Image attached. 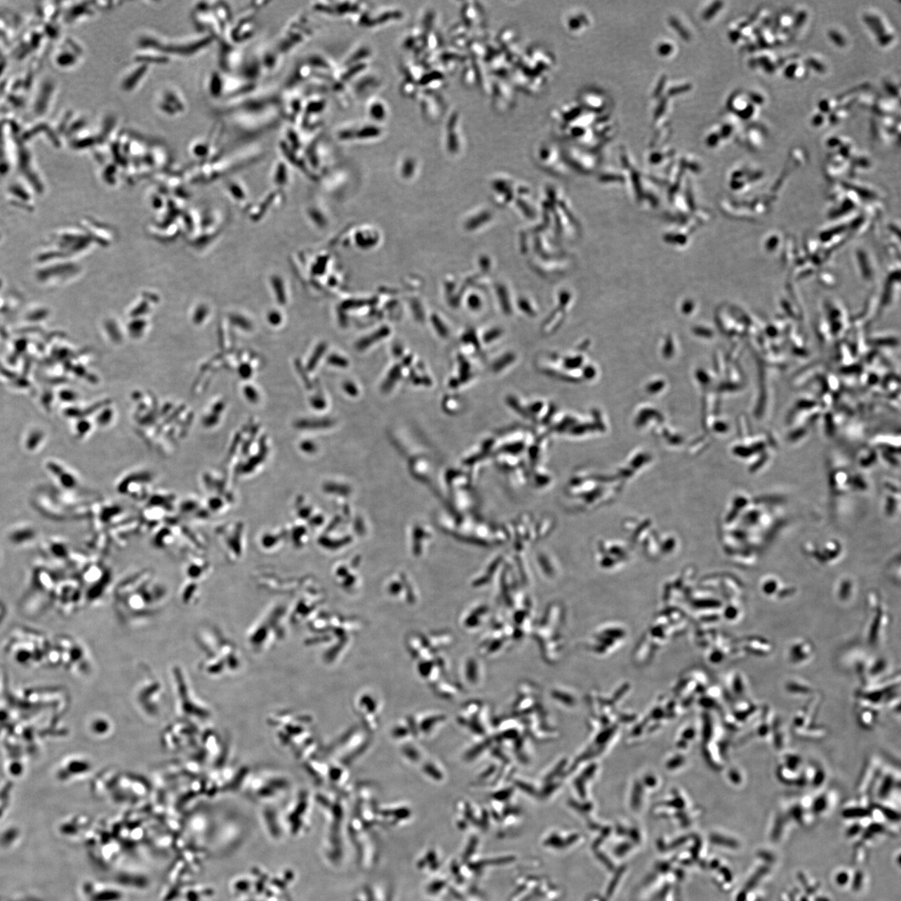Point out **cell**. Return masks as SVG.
I'll return each mask as SVG.
<instances>
[{"mask_svg": "<svg viewBox=\"0 0 901 901\" xmlns=\"http://www.w3.org/2000/svg\"><path fill=\"white\" fill-rule=\"evenodd\" d=\"M167 597V587L149 570L131 573L114 592L116 613L126 625L139 624L156 616Z\"/></svg>", "mask_w": 901, "mask_h": 901, "instance_id": "obj_1", "label": "cell"}, {"mask_svg": "<svg viewBox=\"0 0 901 901\" xmlns=\"http://www.w3.org/2000/svg\"><path fill=\"white\" fill-rule=\"evenodd\" d=\"M869 597L872 600L869 601V603H871L872 607L869 608V615L867 628H865V637L869 646L878 647L882 643L885 635L884 632L889 624V615L878 594H871Z\"/></svg>", "mask_w": 901, "mask_h": 901, "instance_id": "obj_2", "label": "cell"}, {"mask_svg": "<svg viewBox=\"0 0 901 901\" xmlns=\"http://www.w3.org/2000/svg\"><path fill=\"white\" fill-rule=\"evenodd\" d=\"M803 551L819 564L833 565L840 562L843 556L842 543L836 540H826L822 545L808 542Z\"/></svg>", "mask_w": 901, "mask_h": 901, "instance_id": "obj_3", "label": "cell"}, {"mask_svg": "<svg viewBox=\"0 0 901 901\" xmlns=\"http://www.w3.org/2000/svg\"><path fill=\"white\" fill-rule=\"evenodd\" d=\"M900 772L882 766L874 783L872 794H876L879 801H887L896 792L900 793Z\"/></svg>", "mask_w": 901, "mask_h": 901, "instance_id": "obj_4", "label": "cell"}, {"mask_svg": "<svg viewBox=\"0 0 901 901\" xmlns=\"http://www.w3.org/2000/svg\"><path fill=\"white\" fill-rule=\"evenodd\" d=\"M881 762L876 756L869 757L861 770L855 784V792L860 796L871 797L874 783L881 770Z\"/></svg>", "mask_w": 901, "mask_h": 901, "instance_id": "obj_5", "label": "cell"}, {"mask_svg": "<svg viewBox=\"0 0 901 901\" xmlns=\"http://www.w3.org/2000/svg\"><path fill=\"white\" fill-rule=\"evenodd\" d=\"M761 593L768 599H785L796 594V587L785 584L779 577L768 574L759 580Z\"/></svg>", "mask_w": 901, "mask_h": 901, "instance_id": "obj_6", "label": "cell"}, {"mask_svg": "<svg viewBox=\"0 0 901 901\" xmlns=\"http://www.w3.org/2000/svg\"><path fill=\"white\" fill-rule=\"evenodd\" d=\"M815 648L809 640L798 639L789 644L786 658L790 665L801 667L809 664L814 659Z\"/></svg>", "mask_w": 901, "mask_h": 901, "instance_id": "obj_7", "label": "cell"}, {"mask_svg": "<svg viewBox=\"0 0 901 901\" xmlns=\"http://www.w3.org/2000/svg\"><path fill=\"white\" fill-rule=\"evenodd\" d=\"M883 706L872 704L871 702L856 698L855 712L857 723L865 730H872L876 727Z\"/></svg>", "mask_w": 901, "mask_h": 901, "instance_id": "obj_8", "label": "cell"}, {"mask_svg": "<svg viewBox=\"0 0 901 901\" xmlns=\"http://www.w3.org/2000/svg\"><path fill=\"white\" fill-rule=\"evenodd\" d=\"M822 701L820 693H815L809 698L806 703L796 711L792 718V728H799L814 723L817 714Z\"/></svg>", "mask_w": 901, "mask_h": 901, "instance_id": "obj_9", "label": "cell"}, {"mask_svg": "<svg viewBox=\"0 0 901 901\" xmlns=\"http://www.w3.org/2000/svg\"><path fill=\"white\" fill-rule=\"evenodd\" d=\"M211 573V563L202 556L194 554L185 562V580L193 581L201 585L203 582L208 580Z\"/></svg>", "mask_w": 901, "mask_h": 901, "instance_id": "obj_10", "label": "cell"}, {"mask_svg": "<svg viewBox=\"0 0 901 901\" xmlns=\"http://www.w3.org/2000/svg\"><path fill=\"white\" fill-rule=\"evenodd\" d=\"M728 108L742 120L753 119L757 112V106L750 102L747 92H735L728 100Z\"/></svg>", "mask_w": 901, "mask_h": 901, "instance_id": "obj_11", "label": "cell"}, {"mask_svg": "<svg viewBox=\"0 0 901 901\" xmlns=\"http://www.w3.org/2000/svg\"><path fill=\"white\" fill-rule=\"evenodd\" d=\"M864 21L876 35L879 45L886 47L894 41V34L887 28V24L882 18L876 14H867L864 16Z\"/></svg>", "mask_w": 901, "mask_h": 901, "instance_id": "obj_12", "label": "cell"}, {"mask_svg": "<svg viewBox=\"0 0 901 901\" xmlns=\"http://www.w3.org/2000/svg\"><path fill=\"white\" fill-rule=\"evenodd\" d=\"M37 530L29 524H19L8 530L6 536L13 546L25 547L37 538Z\"/></svg>", "mask_w": 901, "mask_h": 901, "instance_id": "obj_13", "label": "cell"}, {"mask_svg": "<svg viewBox=\"0 0 901 901\" xmlns=\"http://www.w3.org/2000/svg\"><path fill=\"white\" fill-rule=\"evenodd\" d=\"M793 734L799 739L806 741H820L828 736V728L820 724L812 723L810 726L792 728Z\"/></svg>", "mask_w": 901, "mask_h": 901, "instance_id": "obj_14", "label": "cell"}, {"mask_svg": "<svg viewBox=\"0 0 901 901\" xmlns=\"http://www.w3.org/2000/svg\"><path fill=\"white\" fill-rule=\"evenodd\" d=\"M785 690L789 695L794 697H810L814 695L815 688L806 680L799 678H792L785 683Z\"/></svg>", "mask_w": 901, "mask_h": 901, "instance_id": "obj_15", "label": "cell"}, {"mask_svg": "<svg viewBox=\"0 0 901 901\" xmlns=\"http://www.w3.org/2000/svg\"><path fill=\"white\" fill-rule=\"evenodd\" d=\"M770 739L773 746L777 751L783 752L787 749L789 744L788 731L786 730L782 719L775 717Z\"/></svg>", "mask_w": 901, "mask_h": 901, "instance_id": "obj_16", "label": "cell"}, {"mask_svg": "<svg viewBox=\"0 0 901 901\" xmlns=\"http://www.w3.org/2000/svg\"><path fill=\"white\" fill-rule=\"evenodd\" d=\"M837 792L836 790L827 789L822 790L818 796L813 798L811 810L815 815L824 814L825 812L829 810L830 806L836 801Z\"/></svg>", "mask_w": 901, "mask_h": 901, "instance_id": "obj_17", "label": "cell"}, {"mask_svg": "<svg viewBox=\"0 0 901 901\" xmlns=\"http://www.w3.org/2000/svg\"><path fill=\"white\" fill-rule=\"evenodd\" d=\"M775 775L776 778L778 779L782 784L789 786H796V787L801 789L803 788L802 770L801 772L794 771L792 770V768L779 763V766H777L775 770Z\"/></svg>", "mask_w": 901, "mask_h": 901, "instance_id": "obj_18", "label": "cell"}, {"mask_svg": "<svg viewBox=\"0 0 901 901\" xmlns=\"http://www.w3.org/2000/svg\"><path fill=\"white\" fill-rule=\"evenodd\" d=\"M836 594L841 603L850 602L856 595L855 582L850 577H843L837 582Z\"/></svg>", "mask_w": 901, "mask_h": 901, "instance_id": "obj_19", "label": "cell"}, {"mask_svg": "<svg viewBox=\"0 0 901 901\" xmlns=\"http://www.w3.org/2000/svg\"><path fill=\"white\" fill-rule=\"evenodd\" d=\"M747 641L745 647L748 653H751V655L761 657L768 656L773 651L771 643L762 638H750Z\"/></svg>", "mask_w": 901, "mask_h": 901, "instance_id": "obj_20", "label": "cell"}, {"mask_svg": "<svg viewBox=\"0 0 901 901\" xmlns=\"http://www.w3.org/2000/svg\"><path fill=\"white\" fill-rule=\"evenodd\" d=\"M732 693L738 699H745L749 693V682L745 676L740 672H735L732 674L730 683Z\"/></svg>", "mask_w": 901, "mask_h": 901, "instance_id": "obj_21", "label": "cell"}, {"mask_svg": "<svg viewBox=\"0 0 901 901\" xmlns=\"http://www.w3.org/2000/svg\"><path fill=\"white\" fill-rule=\"evenodd\" d=\"M843 818L858 820L869 818L872 816V807L860 803L858 806H847L842 811Z\"/></svg>", "mask_w": 901, "mask_h": 901, "instance_id": "obj_22", "label": "cell"}, {"mask_svg": "<svg viewBox=\"0 0 901 901\" xmlns=\"http://www.w3.org/2000/svg\"><path fill=\"white\" fill-rule=\"evenodd\" d=\"M780 763L797 772H801L805 766L801 755L789 750L783 751Z\"/></svg>", "mask_w": 901, "mask_h": 901, "instance_id": "obj_23", "label": "cell"}, {"mask_svg": "<svg viewBox=\"0 0 901 901\" xmlns=\"http://www.w3.org/2000/svg\"><path fill=\"white\" fill-rule=\"evenodd\" d=\"M827 780L828 774L825 768L822 766L818 765V763H814L810 787L814 790L822 789Z\"/></svg>", "mask_w": 901, "mask_h": 901, "instance_id": "obj_24", "label": "cell"}, {"mask_svg": "<svg viewBox=\"0 0 901 901\" xmlns=\"http://www.w3.org/2000/svg\"><path fill=\"white\" fill-rule=\"evenodd\" d=\"M872 806L881 813V815L891 822H899L900 816V812L895 809L885 801L872 803Z\"/></svg>", "mask_w": 901, "mask_h": 901, "instance_id": "obj_25", "label": "cell"}, {"mask_svg": "<svg viewBox=\"0 0 901 901\" xmlns=\"http://www.w3.org/2000/svg\"><path fill=\"white\" fill-rule=\"evenodd\" d=\"M808 67L805 64L794 61L786 66L784 70L785 76L789 79H799L806 76Z\"/></svg>", "mask_w": 901, "mask_h": 901, "instance_id": "obj_26", "label": "cell"}, {"mask_svg": "<svg viewBox=\"0 0 901 901\" xmlns=\"http://www.w3.org/2000/svg\"><path fill=\"white\" fill-rule=\"evenodd\" d=\"M51 556L56 559H63L68 554V547L64 542H54L51 546Z\"/></svg>", "mask_w": 901, "mask_h": 901, "instance_id": "obj_27", "label": "cell"}, {"mask_svg": "<svg viewBox=\"0 0 901 901\" xmlns=\"http://www.w3.org/2000/svg\"><path fill=\"white\" fill-rule=\"evenodd\" d=\"M777 23H778V26H780L781 29L789 30L790 29L794 28V15H789L787 13H784V14L779 16Z\"/></svg>", "mask_w": 901, "mask_h": 901, "instance_id": "obj_28", "label": "cell"}, {"mask_svg": "<svg viewBox=\"0 0 901 901\" xmlns=\"http://www.w3.org/2000/svg\"><path fill=\"white\" fill-rule=\"evenodd\" d=\"M785 821H786V819L783 815H779L778 816L776 817V819L775 820V824H774V826H773V830H772V838L774 839V840L775 839V840H777V839H779L780 836H781V834L783 833Z\"/></svg>", "mask_w": 901, "mask_h": 901, "instance_id": "obj_29", "label": "cell"}, {"mask_svg": "<svg viewBox=\"0 0 901 901\" xmlns=\"http://www.w3.org/2000/svg\"><path fill=\"white\" fill-rule=\"evenodd\" d=\"M768 872V869L767 867H762L758 869L756 873H755L754 876L749 879V881L747 883V886H746V888H747V890H750L751 889H753L754 886L758 884L759 881L761 880V879H762L763 876H765L766 874Z\"/></svg>", "mask_w": 901, "mask_h": 901, "instance_id": "obj_30", "label": "cell"}, {"mask_svg": "<svg viewBox=\"0 0 901 901\" xmlns=\"http://www.w3.org/2000/svg\"><path fill=\"white\" fill-rule=\"evenodd\" d=\"M730 780L733 784L740 786L745 783V776L744 772L739 768H734L730 771Z\"/></svg>", "mask_w": 901, "mask_h": 901, "instance_id": "obj_31", "label": "cell"}, {"mask_svg": "<svg viewBox=\"0 0 901 901\" xmlns=\"http://www.w3.org/2000/svg\"><path fill=\"white\" fill-rule=\"evenodd\" d=\"M806 64L808 69H814L816 72L820 73H822L826 70V67L823 62L819 61V60H817L815 57H812V58L807 60Z\"/></svg>", "mask_w": 901, "mask_h": 901, "instance_id": "obj_32", "label": "cell"}, {"mask_svg": "<svg viewBox=\"0 0 901 901\" xmlns=\"http://www.w3.org/2000/svg\"><path fill=\"white\" fill-rule=\"evenodd\" d=\"M829 35L830 39H832V42L834 44H836V46H846V41L845 37H843V34H841L840 32H838L837 30L834 29L830 31Z\"/></svg>", "mask_w": 901, "mask_h": 901, "instance_id": "obj_33", "label": "cell"}, {"mask_svg": "<svg viewBox=\"0 0 901 901\" xmlns=\"http://www.w3.org/2000/svg\"><path fill=\"white\" fill-rule=\"evenodd\" d=\"M811 121H812L813 126L815 127L823 126L826 121L825 114L820 112L819 114H815V116H813Z\"/></svg>", "mask_w": 901, "mask_h": 901, "instance_id": "obj_34", "label": "cell"}, {"mask_svg": "<svg viewBox=\"0 0 901 901\" xmlns=\"http://www.w3.org/2000/svg\"><path fill=\"white\" fill-rule=\"evenodd\" d=\"M861 828H862V826L858 823H855L852 825L849 829L847 830V834H849L850 836H856L857 834H859L861 832Z\"/></svg>", "mask_w": 901, "mask_h": 901, "instance_id": "obj_35", "label": "cell"}, {"mask_svg": "<svg viewBox=\"0 0 901 901\" xmlns=\"http://www.w3.org/2000/svg\"><path fill=\"white\" fill-rule=\"evenodd\" d=\"M848 879H849V876H847L846 873H841L837 876L838 884H840L841 886L846 884Z\"/></svg>", "mask_w": 901, "mask_h": 901, "instance_id": "obj_36", "label": "cell"}]
</instances>
